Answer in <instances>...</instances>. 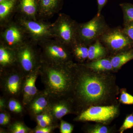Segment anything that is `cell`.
Masks as SVG:
<instances>
[{"instance_id": "obj_7", "label": "cell", "mask_w": 133, "mask_h": 133, "mask_svg": "<svg viewBox=\"0 0 133 133\" xmlns=\"http://www.w3.org/2000/svg\"><path fill=\"white\" fill-rule=\"evenodd\" d=\"M78 23L68 15L60 14L52 23L54 38L70 48L77 42Z\"/></svg>"}, {"instance_id": "obj_18", "label": "cell", "mask_w": 133, "mask_h": 133, "mask_svg": "<svg viewBox=\"0 0 133 133\" xmlns=\"http://www.w3.org/2000/svg\"><path fill=\"white\" fill-rule=\"evenodd\" d=\"M17 2L18 0H5L0 3V26L13 19Z\"/></svg>"}, {"instance_id": "obj_8", "label": "cell", "mask_w": 133, "mask_h": 133, "mask_svg": "<svg viewBox=\"0 0 133 133\" xmlns=\"http://www.w3.org/2000/svg\"><path fill=\"white\" fill-rule=\"evenodd\" d=\"M25 76L16 67L0 72V87L3 96L19 99L22 96Z\"/></svg>"}, {"instance_id": "obj_26", "label": "cell", "mask_w": 133, "mask_h": 133, "mask_svg": "<svg viewBox=\"0 0 133 133\" xmlns=\"http://www.w3.org/2000/svg\"><path fill=\"white\" fill-rule=\"evenodd\" d=\"M123 12L124 24L133 22V4L130 3H123L119 4Z\"/></svg>"}, {"instance_id": "obj_28", "label": "cell", "mask_w": 133, "mask_h": 133, "mask_svg": "<svg viewBox=\"0 0 133 133\" xmlns=\"http://www.w3.org/2000/svg\"><path fill=\"white\" fill-rule=\"evenodd\" d=\"M119 101L124 104L133 105V96L123 89L121 90Z\"/></svg>"}, {"instance_id": "obj_10", "label": "cell", "mask_w": 133, "mask_h": 133, "mask_svg": "<svg viewBox=\"0 0 133 133\" xmlns=\"http://www.w3.org/2000/svg\"><path fill=\"white\" fill-rule=\"evenodd\" d=\"M108 52L114 55L133 48V42L120 26L111 28L99 39Z\"/></svg>"}, {"instance_id": "obj_32", "label": "cell", "mask_w": 133, "mask_h": 133, "mask_svg": "<svg viewBox=\"0 0 133 133\" xmlns=\"http://www.w3.org/2000/svg\"><path fill=\"white\" fill-rule=\"evenodd\" d=\"M88 131L91 133H107L109 132V130L106 126L98 125L89 129Z\"/></svg>"}, {"instance_id": "obj_30", "label": "cell", "mask_w": 133, "mask_h": 133, "mask_svg": "<svg viewBox=\"0 0 133 133\" xmlns=\"http://www.w3.org/2000/svg\"><path fill=\"white\" fill-rule=\"evenodd\" d=\"M59 125V132L61 133H71L74 129V126L71 124L61 119Z\"/></svg>"}, {"instance_id": "obj_4", "label": "cell", "mask_w": 133, "mask_h": 133, "mask_svg": "<svg viewBox=\"0 0 133 133\" xmlns=\"http://www.w3.org/2000/svg\"><path fill=\"white\" fill-rule=\"evenodd\" d=\"M15 51L16 67L24 76L41 66V51L37 44L30 40Z\"/></svg>"}, {"instance_id": "obj_17", "label": "cell", "mask_w": 133, "mask_h": 133, "mask_svg": "<svg viewBox=\"0 0 133 133\" xmlns=\"http://www.w3.org/2000/svg\"><path fill=\"white\" fill-rule=\"evenodd\" d=\"M16 66L15 50L0 44V72Z\"/></svg>"}, {"instance_id": "obj_1", "label": "cell", "mask_w": 133, "mask_h": 133, "mask_svg": "<svg viewBox=\"0 0 133 133\" xmlns=\"http://www.w3.org/2000/svg\"><path fill=\"white\" fill-rule=\"evenodd\" d=\"M75 78L71 100L76 114L90 105L101 104L112 94V83L104 74L91 70L83 64L75 63Z\"/></svg>"}, {"instance_id": "obj_33", "label": "cell", "mask_w": 133, "mask_h": 133, "mask_svg": "<svg viewBox=\"0 0 133 133\" xmlns=\"http://www.w3.org/2000/svg\"><path fill=\"white\" fill-rule=\"evenodd\" d=\"M123 31L133 42V22L124 24Z\"/></svg>"}, {"instance_id": "obj_27", "label": "cell", "mask_w": 133, "mask_h": 133, "mask_svg": "<svg viewBox=\"0 0 133 133\" xmlns=\"http://www.w3.org/2000/svg\"><path fill=\"white\" fill-rule=\"evenodd\" d=\"M12 122L11 115L6 110L1 111L0 113V125L7 127Z\"/></svg>"}, {"instance_id": "obj_14", "label": "cell", "mask_w": 133, "mask_h": 133, "mask_svg": "<svg viewBox=\"0 0 133 133\" xmlns=\"http://www.w3.org/2000/svg\"><path fill=\"white\" fill-rule=\"evenodd\" d=\"M41 66L27 74L24 77L22 92V102L25 107L39 91L36 87V82L39 76Z\"/></svg>"}, {"instance_id": "obj_34", "label": "cell", "mask_w": 133, "mask_h": 133, "mask_svg": "<svg viewBox=\"0 0 133 133\" xmlns=\"http://www.w3.org/2000/svg\"><path fill=\"white\" fill-rule=\"evenodd\" d=\"M108 0H97L98 4V11L97 13V15L99 16L101 14L103 8L106 5Z\"/></svg>"}, {"instance_id": "obj_29", "label": "cell", "mask_w": 133, "mask_h": 133, "mask_svg": "<svg viewBox=\"0 0 133 133\" xmlns=\"http://www.w3.org/2000/svg\"><path fill=\"white\" fill-rule=\"evenodd\" d=\"M58 127L59 125H52L41 127L36 126L35 128L32 129L31 133H52Z\"/></svg>"}, {"instance_id": "obj_3", "label": "cell", "mask_w": 133, "mask_h": 133, "mask_svg": "<svg viewBox=\"0 0 133 133\" xmlns=\"http://www.w3.org/2000/svg\"><path fill=\"white\" fill-rule=\"evenodd\" d=\"M38 45L42 62L56 64L74 63L70 48L56 38L45 40Z\"/></svg>"}, {"instance_id": "obj_22", "label": "cell", "mask_w": 133, "mask_h": 133, "mask_svg": "<svg viewBox=\"0 0 133 133\" xmlns=\"http://www.w3.org/2000/svg\"><path fill=\"white\" fill-rule=\"evenodd\" d=\"M6 110L16 117L22 118L27 113L26 108L19 99L11 98L8 100Z\"/></svg>"}, {"instance_id": "obj_2", "label": "cell", "mask_w": 133, "mask_h": 133, "mask_svg": "<svg viewBox=\"0 0 133 133\" xmlns=\"http://www.w3.org/2000/svg\"><path fill=\"white\" fill-rule=\"evenodd\" d=\"M75 63L56 64L41 63L40 74L44 90L51 99L71 98L75 78Z\"/></svg>"}, {"instance_id": "obj_25", "label": "cell", "mask_w": 133, "mask_h": 133, "mask_svg": "<svg viewBox=\"0 0 133 133\" xmlns=\"http://www.w3.org/2000/svg\"><path fill=\"white\" fill-rule=\"evenodd\" d=\"M7 128V133H31L32 131V129L28 127L24 122L17 120L12 121Z\"/></svg>"}, {"instance_id": "obj_20", "label": "cell", "mask_w": 133, "mask_h": 133, "mask_svg": "<svg viewBox=\"0 0 133 133\" xmlns=\"http://www.w3.org/2000/svg\"><path fill=\"white\" fill-rule=\"evenodd\" d=\"M109 58L114 70H119L124 64L133 59V48L114 54Z\"/></svg>"}, {"instance_id": "obj_36", "label": "cell", "mask_w": 133, "mask_h": 133, "mask_svg": "<svg viewBox=\"0 0 133 133\" xmlns=\"http://www.w3.org/2000/svg\"><path fill=\"white\" fill-rule=\"evenodd\" d=\"M5 0H0V3L4 1Z\"/></svg>"}, {"instance_id": "obj_19", "label": "cell", "mask_w": 133, "mask_h": 133, "mask_svg": "<svg viewBox=\"0 0 133 133\" xmlns=\"http://www.w3.org/2000/svg\"><path fill=\"white\" fill-rule=\"evenodd\" d=\"M108 52L107 48L98 39L88 46L87 60L91 62L104 58Z\"/></svg>"}, {"instance_id": "obj_11", "label": "cell", "mask_w": 133, "mask_h": 133, "mask_svg": "<svg viewBox=\"0 0 133 133\" xmlns=\"http://www.w3.org/2000/svg\"><path fill=\"white\" fill-rule=\"evenodd\" d=\"M118 112V109L116 106H92L80 112L74 120L107 122L114 118Z\"/></svg>"}, {"instance_id": "obj_23", "label": "cell", "mask_w": 133, "mask_h": 133, "mask_svg": "<svg viewBox=\"0 0 133 133\" xmlns=\"http://www.w3.org/2000/svg\"><path fill=\"white\" fill-rule=\"evenodd\" d=\"M83 64L91 70L97 72L109 71L114 70L110 58H104Z\"/></svg>"}, {"instance_id": "obj_21", "label": "cell", "mask_w": 133, "mask_h": 133, "mask_svg": "<svg viewBox=\"0 0 133 133\" xmlns=\"http://www.w3.org/2000/svg\"><path fill=\"white\" fill-rule=\"evenodd\" d=\"M88 46L83 43L77 41L70 48L73 58L78 64H83L88 59Z\"/></svg>"}, {"instance_id": "obj_31", "label": "cell", "mask_w": 133, "mask_h": 133, "mask_svg": "<svg viewBox=\"0 0 133 133\" xmlns=\"http://www.w3.org/2000/svg\"><path fill=\"white\" fill-rule=\"evenodd\" d=\"M133 127V114H131L126 117L124 123L120 128V132L123 133L127 129L132 128Z\"/></svg>"}, {"instance_id": "obj_9", "label": "cell", "mask_w": 133, "mask_h": 133, "mask_svg": "<svg viewBox=\"0 0 133 133\" xmlns=\"http://www.w3.org/2000/svg\"><path fill=\"white\" fill-rule=\"evenodd\" d=\"M16 19L23 27L30 41L38 44L45 40L54 38L52 23L38 19L34 20L17 15Z\"/></svg>"}, {"instance_id": "obj_5", "label": "cell", "mask_w": 133, "mask_h": 133, "mask_svg": "<svg viewBox=\"0 0 133 133\" xmlns=\"http://www.w3.org/2000/svg\"><path fill=\"white\" fill-rule=\"evenodd\" d=\"M110 28L102 15H96L89 21L78 23L77 41L90 45L99 39Z\"/></svg>"}, {"instance_id": "obj_12", "label": "cell", "mask_w": 133, "mask_h": 133, "mask_svg": "<svg viewBox=\"0 0 133 133\" xmlns=\"http://www.w3.org/2000/svg\"><path fill=\"white\" fill-rule=\"evenodd\" d=\"M51 98L44 91H39L26 106L27 113L34 119L37 115L48 111Z\"/></svg>"}, {"instance_id": "obj_13", "label": "cell", "mask_w": 133, "mask_h": 133, "mask_svg": "<svg viewBox=\"0 0 133 133\" xmlns=\"http://www.w3.org/2000/svg\"><path fill=\"white\" fill-rule=\"evenodd\" d=\"M48 111L57 122L66 115L76 113L72 102L70 99H51Z\"/></svg>"}, {"instance_id": "obj_16", "label": "cell", "mask_w": 133, "mask_h": 133, "mask_svg": "<svg viewBox=\"0 0 133 133\" xmlns=\"http://www.w3.org/2000/svg\"><path fill=\"white\" fill-rule=\"evenodd\" d=\"M38 0H18L16 13L28 19H38Z\"/></svg>"}, {"instance_id": "obj_6", "label": "cell", "mask_w": 133, "mask_h": 133, "mask_svg": "<svg viewBox=\"0 0 133 133\" xmlns=\"http://www.w3.org/2000/svg\"><path fill=\"white\" fill-rule=\"evenodd\" d=\"M0 44L16 50L30 41L22 26L15 18L1 26Z\"/></svg>"}, {"instance_id": "obj_24", "label": "cell", "mask_w": 133, "mask_h": 133, "mask_svg": "<svg viewBox=\"0 0 133 133\" xmlns=\"http://www.w3.org/2000/svg\"><path fill=\"white\" fill-rule=\"evenodd\" d=\"M34 120L37 124V126L41 127L59 125L58 122L55 121L48 111L37 115Z\"/></svg>"}, {"instance_id": "obj_15", "label": "cell", "mask_w": 133, "mask_h": 133, "mask_svg": "<svg viewBox=\"0 0 133 133\" xmlns=\"http://www.w3.org/2000/svg\"><path fill=\"white\" fill-rule=\"evenodd\" d=\"M63 0H38V19L52 17L62 9Z\"/></svg>"}, {"instance_id": "obj_35", "label": "cell", "mask_w": 133, "mask_h": 133, "mask_svg": "<svg viewBox=\"0 0 133 133\" xmlns=\"http://www.w3.org/2000/svg\"><path fill=\"white\" fill-rule=\"evenodd\" d=\"M8 99L7 98H6L3 96L1 97V98H0V111H1L6 110Z\"/></svg>"}]
</instances>
